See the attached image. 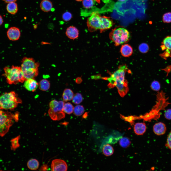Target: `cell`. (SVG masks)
I'll use <instances>...</instances> for the list:
<instances>
[{
    "label": "cell",
    "mask_w": 171,
    "mask_h": 171,
    "mask_svg": "<svg viewBox=\"0 0 171 171\" xmlns=\"http://www.w3.org/2000/svg\"><path fill=\"white\" fill-rule=\"evenodd\" d=\"M129 71L126 65H121L118 66L117 70L110 74V77L102 78L109 82L108 85L109 87L112 88L116 87L121 97H123L129 90L128 82L125 79V75L126 72Z\"/></svg>",
    "instance_id": "cell-1"
},
{
    "label": "cell",
    "mask_w": 171,
    "mask_h": 171,
    "mask_svg": "<svg viewBox=\"0 0 171 171\" xmlns=\"http://www.w3.org/2000/svg\"><path fill=\"white\" fill-rule=\"evenodd\" d=\"M24 86L25 88L28 90L33 92L38 88V83L34 79H29L25 81Z\"/></svg>",
    "instance_id": "cell-13"
},
{
    "label": "cell",
    "mask_w": 171,
    "mask_h": 171,
    "mask_svg": "<svg viewBox=\"0 0 171 171\" xmlns=\"http://www.w3.org/2000/svg\"><path fill=\"white\" fill-rule=\"evenodd\" d=\"M41 9L43 12H48L51 11L53 8L52 2L49 0H43L40 4Z\"/></svg>",
    "instance_id": "cell-17"
},
{
    "label": "cell",
    "mask_w": 171,
    "mask_h": 171,
    "mask_svg": "<svg viewBox=\"0 0 171 171\" xmlns=\"http://www.w3.org/2000/svg\"><path fill=\"white\" fill-rule=\"evenodd\" d=\"M162 20L164 23L171 22V12H168L164 14L162 17Z\"/></svg>",
    "instance_id": "cell-32"
},
{
    "label": "cell",
    "mask_w": 171,
    "mask_h": 171,
    "mask_svg": "<svg viewBox=\"0 0 171 171\" xmlns=\"http://www.w3.org/2000/svg\"></svg>",
    "instance_id": "cell-43"
},
{
    "label": "cell",
    "mask_w": 171,
    "mask_h": 171,
    "mask_svg": "<svg viewBox=\"0 0 171 171\" xmlns=\"http://www.w3.org/2000/svg\"></svg>",
    "instance_id": "cell-42"
},
{
    "label": "cell",
    "mask_w": 171,
    "mask_h": 171,
    "mask_svg": "<svg viewBox=\"0 0 171 171\" xmlns=\"http://www.w3.org/2000/svg\"><path fill=\"white\" fill-rule=\"evenodd\" d=\"M76 0L78 1H82L83 0Z\"/></svg>",
    "instance_id": "cell-41"
},
{
    "label": "cell",
    "mask_w": 171,
    "mask_h": 171,
    "mask_svg": "<svg viewBox=\"0 0 171 171\" xmlns=\"http://www.w3.org/2000/svg\"><path fill=\"white\" fill-rule=\"evenodd\" d=\"M100 16L97 13L93 12L88 19L87 25L89 31L91 32L99 30Z\"/></svg>",
    "instance_id": "cell-8"
},
{
    "label": "cell",
    "mask_w": 171,
    "mask_h": 171,
    "mask_svg": "<svg viewBox=\"0 0 171 171\" xmlns=\"http://www.w3.org/2000/svg\"><path fill=\"white\" fill-rule=\"evenodd\" d=\"M48 168V167L47 165H43L41 167L40 169L41 170L46 171Z\"/></svg>",
    "instance_id": "cell-36"
},
{
    "label": "cell",
    "mask_w": 171,
    "mask_h": 171,
    "mask_svg": "<svg viewBox=\"0 0 171 171\" xmlns=\"http://www.w3.org/2000/svg\"><path fill=\"white\" fill-rule=\"evenodd\" d=\"M82 1L83 7L87 9L91 8L94 4L93 0H83Z\"/></svg>",
    "instance_id": "cell-30"
},
{
    "label": "cell",
    "mask_w": 171,
    "mask_h": 171,
    "mask_svg": "<svg viewBox=\"0 0 171 171\" xmlns=\"http://www.w3.org/2000/svg\"><path fill=\"white\" fill-rule=\"evenodd\" d=\"M72 100V102L74 104H78L82 102L83 98L80 93H76L74 95Z\"/></svg>",
    "instance_id": "cell-28"
},
{
    "label": "cell",
    "mask_w": 171,
    "mask_h": 171,
    "mask_svg": "<svg viewBox=\"0 0 171 171\" xmlns=\"http://www.w3.org/2000/svg\"><path fill=\"white\" fill-rule=\"evenodd\" d=\"M67 168V164L63 160L56 159L52 161L51 164L52 171H66Z\"/></svg>",
    "instance_id": "cell-9"
},
{
    "label": "cell",
    "mask_w": 171,
    "mask_h": 171,
    "mask_svg": "<svg viewBox=\"0 0 171 171\" xmlns=\"http://www.w3.org/2000/svg\"><path fill=\"white\" fill-rule=\"evenodd\" d=\"M65 33L68 38L74 40L78 37L79 31L75 27L71 26L67 28Z\"/></svg>",
    "instance_id": "cell-14"
},
{
    "label": "cell",
    "mask_w": 171,
    "mask_h": 171,
    "mask_svg": "<svg viewBox=\"0 0 171 171\" xmlns=\"http://www.w3.org/2000/svg\"><path fill=\"white\" fill-rule=\"evenodd\" d=\"M7 35L9 40L12 41H16L18 40L20 36V30L16 27H11L8 29L7 32Z\"/></svg>",
    "instance_id": "cell-11"
},
{
    "label": "cell",
    "mask_w": 171,
    "mask_h": 171,
    "mask_svg": "<svg viewBox=\"0 0 171 171\" xmlns=\"http://www.w3.org/2000/svg\"><path fill=\"white\" fill-rule=\"evenodd\" d=\"M73 93L71 89H66L64 90L62 94L63 100L67 101L72 100L74 96Z\"/></svg>",
    "instance_id": "cell-20"
},
{
    "label": "cell",
    "mask_w": 171,
    "mask_h": 171,
    "mask_svg": "<svg viewBox=\"0 0 171 171\" xmlns=\"http://www.w3.org/2000/svg\"><path fill=\"white\" fill-rule=\"evenodd\" d=\"M114 24L113 21L110 17L105 16H100L99 29L100 33H102L110 29Z\"/></svg>",
    "instance_id": "cell-10"
},
{
    "label": "cell",
    "mask_w": 171,
    "mask_h": 171,
    "mask_svg": "<svg viewBox=\"0 0 171 171\" xmlns=\"http://www.w3.org/2000/svg\"><path fill=\"white\" fill-rule=\"evenodd\" d=\"M133 128L134 132L136 134L141 135L143 134L146 131L147 127L144 123L138 122L135 124Z\"/></svg>",
    "instance_id": "cell-15"
},
{
    "label": "cell",
    "mask_w": 171,
    "mask_h": 171,
    "mask_svg": "<svg viewBox=\"0 0 171 171\" xmlns=\"http://www.w3.org/2000/svg\"><path fill=\"white\" fill-rule=\"evenodd\" d=\"M139 51L142 53H146L149 51V47L148 45L145 43L140 44L138 47Z\"/></svg>",
    "instance_id": "cell-29"
},
{
    "label": "cell",
    "mask_w": 171,
    "mask_h": 171,
    "mask_svg": "<svg viewBox=\"0 0 171 171\" xmlns=\"http://www.w3.org/2000/svg\"><path fill=\"white\" fill-rule=\"evenodd\" d=\"M39 89L43 91H46L48 90L50 86L49 82L47 80L43 79L41 80L38 83Z\"/></svg>",
    "instance_id": "cell-21"
},
{
    "label": "cell",
    "mask_w": 171,
    "mask_h": 171,
    "mask_svg": "<svg viewBox=\"0 0 171 171\" xmlns=\"http://www.w3.org/2000/svg\"><path fill=\"white\" fill-rule=\"evenodd\" d=\"M39 165L38 161L35 159H32L29 160L27 163L28 168L30 170H35L38 168Z\"/></svg>",
    "instance_id": "cell-19"
},
{
    "label": "cell",
    "mask_w": 171,
    "mask_h": 171,
    "mask_svg": "<svg viewBox=\"0 0 171 171\" xmlns=\"http://www.w3.org/2000/svg\"><path fill=\"white\" fill-rule=\"evenodd\" d=\"M84 111V108L83 106L78 105L74 108L73 112L75 115L79 116L81 115L83 113Z\"/></svg>",
    "instance_id": "cell-27"
},
{
    "label": "cell",
    "mask_w": 171,
    "mask_h": 171,
    "mask_svg": "<svg viewBox=\"0 0 171 171\" xmlns=\"http://www.w3.org/2000/svg\"><path fill=\"white\" fill-rule=\"evenodd\" d=\"M164 116L166 119L171 120V109H169L166 110L164 113Z\"/></svg>",
    "instance_id": "cell-35"
},
{
    "label": "cell",
    "mask_w": 171,
    "mask_h": 171,
    "mask_svg": "<svg viewBox=\"0 0 171 171\" xmlns=\"http://www.w3.org/2000/svg\"><path fill=\"white\" fill-rule=\"evenodd\" d=\"M153 130L154 133L158 136L164 134L166 130V125L163 123L159 122L155 123L153 125Z\"/></svg>",
    "instance_id": "cell-12"
},
{
    "label": "cell",
    "mask_w": 171,
    "mask_h": 171,
    "mask_svg": "<svg viewBox=\"0 0 171 171\" xmlns=\"http://www.w3.org/2000/svg\"><path fill=\"white\" fill-rule=\"evenodd\" d=\"M21 103L20 99L13 91L5 93L0 96V109L1 110L13 109Z\"/></svg>",
    "instance_id": "cell-6"
},
{
    "label": "cell",
    "mask_w": 171,
    "mask_h": 171,
    "mask_svg": "<svg viewBox=\"0 0 171 171\" xmlns=\"http://www.w3.org/2000/svg\"><path fill=\"white\" fill-rule=\"evenodd\" d=\"M18 120L19 114L17 112L13 114L0 109V137L5 136L9 131L14 121L17 122Z\"/></svg>",
    "instance_id": "cell-3"
},
{
    "label": "cell",
    "mask_w": 171,
    "mask_h": 171,
    "mask_svg": "<svg viewBox=\"0 0 171 171\" xmlns=\"http://www.w3.org/2000/svg\"><path fill=\"white\" fill-rule=\"evenodd\" d=\"M120 145L122 147L126 148L128 147L130 145L131 141L128 138L124 137L121 138L119 142Z\"/></svg>",
    "instance_id": "cell-25"
},
{
    "label": "cell",
    "mask_w": 171,
    "mask_h": 171,
    "mask_svg": "<svg viewBox=\"0 0 171 171\" xmlns=\"http://www.w3.org/2000/svg\"><path fill=\"white\" fill-rule=\"evenodd\" d=\"M74 109L73 105L70 103L67 102L64 103L63 111L64 113L68 114H71L73 112Z\"/></svg>",
    "instance_id": "cell-26"
},
{
    "label": "cell",
    "mask_w": 171,
    "mask_h": 171,
    "mask_svg": "<svg viewBox=\"0 0 171 171\" xmlns=\"http://www.w3.org/2000/svg\"><path fill=\"white\" fill-rule=\"evenodd\" d=\"M133 52L132 47L129 45L124 44L122 45L120 49L121 55L125 57H128L131 56Z\"/></svg>",
    "instance_id": "cell-16"
},
{
    "label": "cell",
    "mask_w": 171,
    "mask_h": 171,
    "mask_svg": "<svg viewBox=\"0 0 171 171\" xmlns=\"http://www.w3.org/2000/svg\"><path fill=\"white\" fill-rule=\"evenodd\" d=\"M64 103L63 101H58L54 100L50 102L48 113L52 119L55 121L59 120L64 118L65 114L63 111Z\"/></svg>",
    "instance_id": "cell-7"
},
{
    "label": "cell",
    "mask_w": 171,
    "mask_h": 171,
    "mask_svg": "<svg viewBox=\"0 0 171 171\" xmlns=\"http://www.w3.org/2000/svg\"><path fill=\"white\" fill-rule=\"evenodd\" d=\"M2 76L6 78L7 82L10 85L22 83L26 80L20 66L12 65L11 67L6 66L4 68Z\"/></svg>",
    "instance_id": "cell-4"
},
{
    "label": "cell",
    "mask_w": 171,
    "mask_h": 171,
    "mask_svg": "<svg viewBox=\"0 0 171 171\" xmlns=\"http://www.w3.org/2000/svg\"><path fill=\"white\" fill-rule=\"evenodd\" d=\"M3 23V20L1 16L0 15V26L2 25Z\"/></svg>",
    "instance_id": "cell-38"
},
{
    "label": "cell",
    "mask_w": 171,
    "mask_h": 171,
    "mask_svg": "<svg viewBox=\"0 0 171 171\" xmlns=\"http://www.w3.org/2000/svg\"><path fill=\"white\" fill-rule=\"evenodd\" d=\"M20 138L19 135L17 137L12 139L10 140L11 143V148L12 150L15 151L20 146L19 140Z\"/></svg>",
    "instance_id": "cell-23"
},
{
    "label": "cell",
    "mask_w": 171,
    "mask_h": 171,
    "mask_svg": "<svg viewBox=\"0 0 171 171\" xmlns=\"http://www.w3.org/2000/svg\"><path fill=\"white\" fill-rule=\"evenodd\" d=\"M20 66L26 80L34 79L38 75L40 64L33 58L24 57L21 61Z\"/></svg>",
    "instance_id": "cell-2"
},
{
    "label": "cell",
    "mask_w": 171,
    "mask_h": 171,
    "mask_svg": "<svg viewBox=\"0 0 171 171\" xmlns=\"http://www.w3.org/2000/svg\"><path fill=\"white\" fill-rule=\"evenodd\" d=\"M165 145L168 148L171 150V130L167 136Z\"/></svg>",
    "instance_id": "cell-34"
},
{
    "label": "cell",
    "mask_w": 171,
    "mask_h": 171,
    "mask_svg": "<svg viewBox=\"0 0 171 171\" xmlns=\"http://www.w3.org/2000/svg\"><path fill=\"white\" fill-rule=\"evenodd\" d=\"M109 37L114 45L117 46L128 42L130 38L131 35L127 30L120 26L112 29Z\"/></svg>",
    "instance_id": "cell-5"
},
{
    "label": "cell",
    "mask_w": 171,
    "mask_h": 171,
    "mask_svg": "<svg viewBox=\"0 0 171 171\" xmlns=\"http://www.w3.org/2000/svg\"><path fill=\"white\" fill-rule=\"evenodd\" d=\"M72 17V15L70 12L68 11L64 13L62 15L63 19L65 21H69Z\"/></svg>",
    "instance_id": "cell-33"
},
{
    "label": "cell",
    "mask_w": 171,
    "mask_h": 171,
    "mask_svg": "<svg viewBox=\"0 0 171 171\" xmlns=\"http://www.w3.org/2000/svg\"><path fill=\"white\" fill-rule=\"evenodd\" d=\"M150 87L153 90L158 91L160 89L161 86L158 81H155L152 83Z\"/></svg>",
    "instance_id": "cell-31"
},
{
    "label": "cell",
    "mask_w": 171,
    "mask_h": 171,
    "mask_svg": "<svg viewBox=\"0 0 171 171\" xmlns=\"http://www.w3.org/2000/svg\"><path fill=\"white\" fill-rule=\"evenodd\" d=\"M76 81L78 83V82L80 83V82L81 81V79L80 78H78L76 79Z\"/></svg>",
    "instance_id": "cell-39"
},
{
    "label": "cell",
    "mask_w": 171,
    "mask_h": 171,
    "mask_svg": "<svg viewBox=\"0 0 171 171\" xmlns=\"http://www.w3.org/2000/svg\"><path fill=\"white\" fill-rule=\"evenodd\" d=\"M6 9L9 13L14 15L18 11L17 4L14 2L9 3L6 5Z\"/></svg>",
    "instance_id": "cell-18"
},
{
    "label": "cell",
    "mask_w": 171,
    "mask_h": 171,
    "mask_svg": "<svg viewBox=\"0 0 171 171\" xmlns=\"http://www.w3.org/2000/svg\"><path fill=\"white\" fill-rule=\"evenodd\" d=\"M118 0L122 2H123L125 1L126 0Z\"/></svg>",
    "instance_id": "cell-40"
},
{
    "label": "cell",
    "mask_w": 171,
    "mask_h": 171,
    "mask_svg": "<svg viewBox=\"0 0 171 171\" xmlns=\"http://www.w3.org/2000/svg\"><path fill=\"white\" fill-rule=\"evenodd\" d=\"M6 3H9L12 2H16L17 0H2Z\"/></svg>",
    "instance_id": "cell-37"
},
{
    "label": "cell",
    "mask_w": 171,
    "mask_h": 171,
    "mask_svg": "<svg viewBox=\"0 0 171 171\" xmlns=\"http://www.w3.org/2000/svg\"><path fill=\"white\" fill-rule=\"evenodd\" d=\"M102 152L104 155L106 156H109L114 153V149L110 145L107 144L105 145L103 147Z\"/></svg>",
    "instance_id": "cell-22"
},
{
    "label": "cell",
    "mask_w": 171,
    "mask_h": 171,
    "mask_svg": "<svg viewBox=\"0 0 171 171\" xmlns=\"http://www.w3.org/2000/svg\"><path fill=\"white\" fill-rule=\"evenodd\" d=\"M163 45L162 47V49H166L171 51V36L166 37L163 40L162 42Z\"/></svg>",
    "instance_id": "cell-24"
}]
</instances>
